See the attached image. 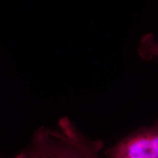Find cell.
I'll return each mask as SVG.
<instances>
[{"mask_svg":"<svg viewBox=\"0 0 158 158\" xmlns=\"http://www.w3.org/2000/svg\"><path fill=\"white\" fill-rule=\"evenodd\" d=\"M23 153L22 158H87L77 143L60 132L43 129L34 134L31 145Z\"/></svg>","mask_w":158,"mask_h":158,"instance_id":"cell-1","label":"cell"},{"mask_svg":"<svg viewBox=\"0 0 158 158\" xmlns=\"http://www.w3.org/2000/svg\"><path fill=\"white\" fill-rule=\"evenodd\" d=\"M107 157L158 158V123L125 138L108 151Z\"/></svg>","mask_w":158,"mask_h":158,"instance_id":"cell-2","label":"cell"},{"mask_svg":"<svg viewBox=\"0 0 158 158\" xmlns=\"http://www.w3.org/2000/svg\"><path fill=\"white\" fill-rule=\"evenodd\" d=\"M138 53L145 60H151L153 57H158V43L154 40L152 33L143 35L141 37Z\"/></svg>","mask_w":158,"mask_h":158,"instance_id":"cell-3","label":"cell"},{"mask_svg":"<svg viewBox=\"0 0 158 158\" xmlns=\"http://www.w3.org/2000/svg\"><path fill=\"white\" fill-rule=\"evenodd\" d=\"M23 156V152H22L20 153H19L18 155H17L14 158H22Z\"/></svg>","mask_w":158,"mask_h":158,"instance_id":"cell-4","label":"cell"},{"mask_svg":"<svg viewBox=\"0 0 158 158\" xmlns=\"http://www.w3.org/2000/svg\"><path fill=\"white\" fill-rule=\"evenodd\" d=\"M107 158H135V157H107Z\"/></svg>","mask_w":158,"mask_h":158,"instance_id":"cell-5","label":"cell"},{"mask_svg":"<svg viewBox=\"0 0 158 158\" xmlns=\"http://www.w3.org/2000/svg\"><path fill=\"white\" fill-rule=\"evenodd\" d=\"M0 158H1V156H0Z\"/></svg>","mask_w":158,"mask_h":158,"instance_id":"cell-6","label":"cell"}]
</instances>
